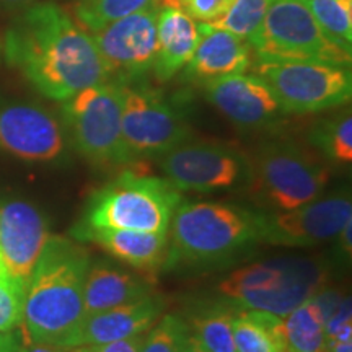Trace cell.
I'll return each mask as SVG.
<instances>
[{
  "mask_svg": "<svg viewBox=\"0 0 352 352\" xmlns=\"http://www.w3.org/2000/svg\"><path fill=\"white\" fill-rule=\"evenodd\" d=\"M158 7L160 0L90 33L108 80L138 82L153 69Z\"/></svg>",
  "mask_w": 352,
  "mask_h": 352,
  "instance_id": "7c38bea8",
  "label": "cell"
},
{
  "mask_svg": "<svg viewBox=\"0 0 352 352\" xmlns=\"http://www.w3.org/2000/svg\"><path fill=\"white\" fill-rule=\"evenodd\" d=\"M6 7L10 8H26L33 3V0H0Z\"/></svg>",
  "mask_w": 352,
  "mask_h": 352,
  "instance_id": "8d00e7d4",
  "label": "cell"
},
{
  "mask_svg": "<svg viewBox=\"0 0 352 352\" xmlns=\"http://www.w3.org/2000/svg\"><path fill=\"white\" fill-rule=\"evenodd\" d=\"M47 240L46 219L33 204L25 201L0 204V256L12 279L28 285Z\"/></svg>",
  "mask_w": 352,
  "mask_h": 352,
  "instance_id": "2e32d148",
  "label": "cell"
},
{
  "mask_svg": "<svg viewBox=\"0 0 352 352\" xmlns=\"http://www.w3.org/2000/svg\"><path fill=\"white\" fill-rule=\"evenodd\" d=\"M165 305V298L152 292L138 300L87 316L78 329L74 347L104 344L147 333L164 315Z\"/></svg>",
  "mask_w": 352,
  "mask_h": 352,
  "instance_id": "e0dca14e",
  "label": "cell"
},
{
  "mask_svg": "<svg viewBox=\"0 0 352 352\" xmlns=\"http://www.w3.org/2000/svg\"><path fill=\"white\" fill-rule=\"evenodd\" d=\"M78 241H91L120 261L139 271L151 272L162 267L168 253V233L122 230V228H90L72 230Z\"/></svg>",
  "mask_w": 352,
  "mask_h": 352,
  "instance_id": "ffe728a7",
  "label": "cell"
},
{
  "mask_svg": "<svg viewBox=\"0 0 352 352\" xmlns=\"http://www.w3.org/2000/svg\"><path fill=\"white\" fill-rule=\"evenodd\" d=\"M152 285L111 263L100 261L88 267L83 285V308L87 316L101 314L122 303L138 300L152 294Z\"/></svg>",
  "mask_w": 352,
  "mask_h": 352,
  "instance_id": "44dd1931",
  "label": "cell"
},
{
  "mask_svg": "<svg viewBox=\"0 0 352 352\" xmlns=\"http://www.w3.org/2000/svg\"><path fill=\"white\" fill-rule=\"evenodd\" d=\"M122 85V138L132 157H162L189 139L182 113L142 83Z\"/></svg>",
  "mask_w": 352,
  "mask_h": 352,
  "instance_id": "8fae6325",
  "label": "cell"
},
{
  "mask_svg": "<svg viewBox=\"0 0 352 352\" xmlns=\"http://www.w3.org/2000/svg\"><path fill=\"white\" fill-rule=\"evenodd\" d=\"M199 43L186 64V76L196 82H209L235 74H245L252 67L253 50L248 41L226 30L197 25Z\"/></svg>",
  "mask_w": 352,
  "mask_h": 352,
  "instance_id": "ac0fdd59",
  "label": "cell"
},
{
  "mask_svg": "<svg viewBox=\"0 0 352 352\" xmlns=\"http://www.w3.org/2000/svg\"><path fill=\"white\" fill-rule=\"evenodd\" d=\"M349 220L351 195L340 191L297 209L263 214L261 240L276 246L308 248L336 239Z\"/></svg>",
  "mask_w": 352,
  "mask_h": 352,
  "instance_id": "4fadbf2b",
  "label": "cell"
},
{
  "mask_svg": "<svg viewBox=\"0 0 352 352\" xmlns=\"http://www.w3.org/2000/svg\"><path fill=\"white\" fill-rule=\"evenodd\" d=\"M145 333L138 334V336L126 338V340L104 342V344H94V346H80V352H140L142 351Z\"/></svg>",
  "mask_w": 352,
  "mask_h": 352,
  "instance_id": "1f68e13d",
  "label": "cell"
},
{
  "mask_svg": "<svg viewBox=\"0 0 352 352\" xmlns=\"http://www.w3.org/2000/svg\"><path fill=\"white\" fill-rule=\"evenodd\" d=\"M189 334H191L189 324L182 315H162L157 323L145 333L140 352H179Z\"/></svg>",
  "mask_w": 352,
  "mask_h": 352,
  "instance_id": "f1b7e54d",
  "label": "cell"
},
{
  "mask_svg": "<svg viewBox=\"0 0 352 352\" xmlns=\"http://www.w3.org/2000/svg\"><path fill=\"white\" fill-rule=\"evenodd\" d=\"M274 0H233L230 8L219 20L206 23L210 28L226 30L250 43L261 26Z\"/></svg>",
  "mask_w": 352,
  "mask_h": 352,
  "instance_id": "83f0119b",
  "label": "cell"
},
{
  "mask_svg": "<svg viewBox=\"0 0 352 352\" xmlns=\"http://www.w3.org/2000/svg\"><path fill=\"white\" fill-rule=\"evenodd\" d=\"M321 272L307 261L256 263L235 271L219 285L220 292L243 308L289 315L320 290Z\"/></svg>",
  "mask_w": 352,
  "mask_h": 352,
  "instance_id": "ba28073f",
  "label": "cell"
},
{
  "mask_svg": "<svg viewBox=\"0 0 352 352\" xmlns=\"http://www.w3.org/2000/svg\"><path fill=\"white\" fill-rule=\"evenodd\" d=\"M0 151L25 162H52L65 151L59 121L34 104H7L0 108Z\"/></svg>",
  "mask_w": 352,
  "mask_h": 352,
  "instance_id": "9a60e30c",
  "label": "cell"
},
{
  "mask_svg": "<svg viewBox=\"0 0 352 352\" xmlns=\"http://www.w3.org/2000/svg\"><path fill=\"white\" fill-rule=\"evenodd\" d=\"M323 311L314 297L307 298L284 316V331L287 352H324Z\"/></svg>",
  "mask_w": 352,
  "mask_h": 352,
  "instance_id": "cb8c5ba5",
  "label": "cell"
},
{
  "mask_svg": "<svg viewBox=\"0 0 352 352\" xmlns=\"http://www.w3.org/2000/svg\"><path fill=\"white\" fill-rule=\"evenodd\" d=\"M351 232H352V220L346 223L344 228L338 233L336 239L340 240V246H341V252L351 256V250H352V239H351Z\"/></svg>",
  "mask_w": 352,
  "mask_h": 352,
  "instance_id": "e575fe53",
  "label": "cell"
},
{
  "mask_svg": "<svg viewBox=\"0 0 352 352\" xmlns=\"http://www.w3.org/2000/svg\"><path fill=\"white\" fill-rule=\"evenodd\" d=\"M250 46L258 63L314 60L351 67V52L321 32L305 0H274Z\"/></svg>",
  "mask_w": 352,
  "mask_h": 352,
  "instance_id": "52a82bcc",
  "label": "cell"
},
{
  "mask_svg": "<svg viewBox=\"0 0 352 352\" xmlns=\"http://www.w3.org/2000/svg\"><path fill=\"white\" fill-rule=\"evenodd\" d=\"M236 308L212 303L197 308L189 318V331L208 352H236L233 341V316Z\"/></svg>",
  "mask_w": 352,
  "mask_h": 352,
  "instance_id": "603a6c76",
  "label": "cell"
},
{
  "mask_svg": "<svg viewBox=\"0 0 352 352\" xmlns=\"http://www.w3.org/2000/svg\"><path fill=\"white\" fill-rule=\"evenodd\" d=\"M70 139L87 160L98 166H124L134 160L122 138V85L107 80L64 101Z\"/></svg>",
  "mask_w": 352,
  "mask_h": 352,
  "instance_id": "8992f818",
  "label": "cell"
},
{
  "mask_svg": "<svg viewBox=\"0 0 352 352\" xmlns=\"http://www.w3.org/2000/svg\"><path fill=\"white\" fill-rule=\"evenodd\" d=\"M246 189L263 206L284 212L318 199L329 183V168L320 158L292 142L263 145L250 158Z\"/></svg>",
  "mask_w": 352,
  "mask_h": 352,
  "instance_id": "5b68a950",
  "label": "cell"
},
{
  "mask_svg": "<svg viewBox=\"0 0 352 352\" xmlns=\"http://www.w3.org/2000/svg\"><path fill=\"white\" fill-rule=\"evenodd\" d=\"M157 2L158 0H78L74 7V16L85 32L94 33Z\"/></svg>",
  "mask_w": 352,
  "mask_h": 352,
  "instance_id": "d4e9b609",
  "label": "cell"
},
{
  "mask_svg": "<svg viewBox=\"0 0 352 352\" xmlns=\"http://www.w3.org/2000/svg\"><path fill=\"white\" fill-rule=\"evenodd\" d=\"M178 2L192 20L209 23L219 20L230 8L233 0H178Z\"/></svg>",
  "mask_w": 352,
  "mask_h": 352,
  "instance_id": "4dcf8cb0",
  "label": "cell"
},
{
  "mask_svg": "<svg viewBox=\"0 0 352 352\" xmlns=\"http://www.w3.org/2000/svg\"><path fill=\"white\" fill-rule=\"evenodd\" d=\"M182 191L165 178L124 171L90 197L72 230L122 228L168 233Z\"/></svg>",
  "mask_w": 352,
  "mask_h": 352,
  "instance_id": "277c9868",
  "label": "cell"
},
{
  "mask_svg": "<svg viewBox=\"0 0 352 352\" xmlns=\"http://www.w3.org/2000/svg\"><path fill=\"white\" fill-rule=\"evenodd\" d=\"M6 56L51 100L108 80L90 33L52 2L25 8L6 34Z\"/></svg>",
  "mask_w": 352,
  "mask_h": 352,
  "instance_id": "6da1fadb",
  "label": "cell"
},
{
  "mask_svg": "<svg viewBox=\"0 0 352 352\" xmlns=\"http://www.w3.org/2000/svg\"><path fill=\"white\" fill-rule=\"evenodd\" d=\"M23 346V333L15 331H0V352H20Z\"/></svg>",
  "mask_w": 352,
  "mask_h": 352,
  "instance_id": "d6a6232c",
  "label": "cell"
},
{
  "mask_svg": "<svg viewBox=\"0 0 352 352\" xmlns=\"http://www.w3.org/2000/svg\"><path fill=\"white\" fill-rule=\"evenodd\" d=\"M158 158L165 179L178 191H240L248 186L252 173L248 155L220 142L184 140Z\"/></svg>",
  "mask_w": 352,
  "mask_h": 352,
  "instance_id": "30bf717a",
  "label": "cell"
},
{
  "mask_svg": "<svg viewBox=\"0 0 352 352\" xmlns=\"http://www.w3.org/2000/svg\"><path fill=\"white\" fill-rule=\"evenodd\" d=\"M90 264L82 246L50 236L26 285L21 320L26 342L74 347L85 320L83 285Z\"/></svg>",
  "mask_w": 352,
  "mask_h": 352,
  "instance_id": "7a4b0ae2",
  "label": "cell"
},
{
  "mask_svg": "<svg viewBox=\"0 0 352 352\" xmlns=\"http://www.w3.org/2000/svg\"><path fill=\"white\" fill-rule=\"evenodd\" d=\"M256 76L271 87L285 114H310L349 103L351 67L314 60L258 63Z\"/></svg>",
  "mask_w": 352,
  "mask_h": 352,
  "instance_id": "9c48e42d",
  "label": "cell"
},
{
  "mask_svg": "<svg viewBox=\"0 0 352 352\" xmlns=\"http://www.w3.org/2000/svg\"><path fill=\"white\" fill-rule=\"evenodd\" d=\"M168 267L227 261L261 240L263 214L222 201L182 202L171 219Z\"/></svg>",
  "mask_w": 352,
  "mask_h": 352,
  "instance_id": "3957f363",
  "label": "cell"
},
{
  "mask_svg": "<svg viewBox=\"0 0 352 352\" xmlns=\"http://www.w3.org/2000/svg\"><path fill=\"white\" fill-rule=\"evenodd\" d=\"M233 341L236 352H287L284 318L254 308H236Z\"/></svg>",
  "mask_w": 352,
  "mask_h": 352,
  "instance_id": "7402d4cb",
  "label": "cell"
},
{
  "mask_svg": "<svg viewBox=\"0 0 352 352\" xmlns=\"http://www.w3.org/2000/svg\"><path fill=\"white\" fill-rule=\"evenodd\" d=\"M206 98L240 129L258 131L277 124L285 111L259 76L235 74L202 83Z\"/></svg>",
  "mask_w": 352,
  "mask_h": 352,
  "instance_id": "5bb4252c",
  "label": "cell"
},
{
  "mask_svg": "<svg viewBox=\"0 0 352 352\" xmlns=\"http://www.w3.org/2000/svg\"><path fill=\"white\" fill-rule=\"evenodd\" d=\"M20 352H80L78 347H60L54 344H44V342H23Z\"/></svg>",
  "mask_w": 352,
  "mask_h": 352,
  "instance_id": "836d02e7",
  "label": "cell"
},
{
  "mask_svg": "<svg viewBox=\"0 0 352 352\" xmlns=\"http://www.w3.org/2000/svg\"><path fill=\"white\" fill-rule=\"evenodd\" d=\"M311 144L329 162L349 165L352 162V116L349 111L320 122L310 135Z\"/></svg>",
  "mask_w": 352,
  "mask_h": 352,
  "instance_id": "484cf974",
  "label": "cell"
},
{
  "mask_svg": "<svg viewBox=\"0 0 352 352\" xmlns=\"http://www.w3.org/2000/svg\"><path fill=\"white\" fill-rule=\"evenodd\" d=\"M179 352H208V351H206L204 347H202L199 342L196 341V338L192 336V334H189V338L186 340V342H184L183 349L179 351Z\"/></svg>",
  "mask_w": 352,
  "mask_h": 352,
  "instance_id": "d590c367",
  "label": "cell"
},
{
  "mask_svg": "<svg viewBox=\"0 0 352 352\" xmlns=\"http://www.w3.org/2000/svg\"><path fill=\"white\" fill-rule=\"evenodd\" d=\"M26 287L10 276L0 279V331L20 327L23 320Z\"/></svg>",
  "mask_w": 352,
  "mask_h": 352,
  "instance_id": "f546056e",
  "label": "cell"
},
{
  "mask_svg": "<svg viewBox=\"0 0 352 352\" xmlns=\"http://www.w3.org/2000/svg\"><path fill=\"white\" fill-rule=\"evenodd\" d=\"M316 23L334 44L352 51V0H305Z\"/></svg>",
  "mask_w": 352,
  "mask_h": 352,
  "instance_id": "4316f807",
  "label": "cell"
},
{
  "mask_svg": "<svg viewBox=\"0 0 352 352\" xmlns=\"http://www.w3.org/2000/svg\"><path fill=\"white\" fill-rule=\"evenodd\" d=\"M199 28L178 0H160L157 15V57L153 74L160 82L173 78L186 67L197 43Z\"/></svg>",
  "mask_w": 352,
  "mask_h": 352,
  "instance_id": "d6986e66",
  "label": "cell"
},
{
  "mask_svg": "<svg viewBox=\"0 0 352 352\" xmlns=\"http://www.w3.org/2000/svg\"><path fill=\"white\" fill-rule=\"evenodd\" d=\"M8 272L6 270V266H3V261H2V256H0V279H3V277H7Z\"/></svg>",
  "mask_w": 352,
  "mask_h": 352,
  "instance_id": "74e56055",
  "label": "cell"
}]
</instances>
